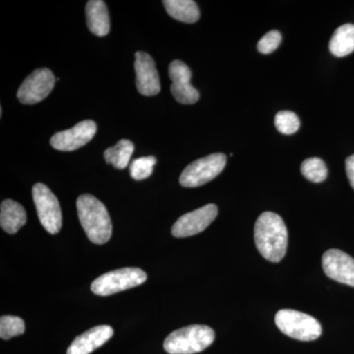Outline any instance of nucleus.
<instances>
[{"label":"nucleus","instance_id":"nucleus-19","mask_svg":"<svg viewBox=\"0 0 354 354\" xmlns=\"http://www.w3.org/2000/svg\"><path fill=\"white\" fill-rule=\"evenodd\" d=\"M134 152V144L130 140H120L115 146L104 151V158L108 164L115 169H124L129 165L130 158Z\"/></svg>","mask_w":354,"mask_h":354},{"label":"nucleus","instance_id":"nucleus-9","mask_svg":"<svg viewBox=\"0 0 354 354\" xmlns=\"http://www.w3.org/2000/svg\"><path fill=\"white\" fill-rule=\"evenodd\" d=\"M218 214V207L215 204L206 205L180 216L172 227L171 234L178 239L200 234L215 221Z\"/></svg>","mask_w":354,"mask_h":354},{"label":"nucleus","instance_id":"nucleus-25","mask_svg":"<svg viewBox=\"0 0 354 354\" xmlns=\"http://www.w3.org/2000/svg\"><path fill=\"white\" fill-rule=\"evenodd\" d=\"M346 174H348L349 183H351V187L354 189V155L346 158Z\"/></svg>","mask_w":354,"mask_h":354},{"label":"nucleus","instance_id":"nucleus-7","mask_svg":"<svg viewBox=\"0 0 354 354\" xmlns=\"http://www.w3.org/2000/svg\"><path fill=\"white\" fill-rule=\"evenodd\" d=\"M32 198L44 230L50 234H58L62 227V215L57 198L43 183H37L32 187Z\"/></svg>","mask_w":354,"mask_h":354},{"label":"nucleus","instance_id":"nucleus-21","mask_svg":"<svg viewBox=\"0 0 354 354\" xmlns=\"http://www.w3.org/2000/svg\"><path fill=\"white\" fill-rule=\"evenodd\" d=\"M25 332V323L20 317L2 316L0 318V337L10 339Z\"/></svg>","mask_w":354,"mask_h":354},{"label":"nucleus","instance_id":"nucleus-2","mask_svg":"<svg viewBox=\"0 0 354 354\" xmlns=\"http://www.w3.org/2000/svg\"><path fill=\"white\" fill-rule=\"evenodd\" d=\"M77 212L81 225L93 243H106L113 234V225L106 206L90 194L77 199Z\"/></svg>","mask_w":354,"mask_h":354},{"label":"nucleus","instance_id":"nucleus-12","mask_svg":"<svg viewBox=\"0 0 354 354\" xmlns=\"http://www.w3.org/2000/svg\"><path fill=\"white\" fill-rule=\"evenodd\" d=\"M323 270L330 279L354 288V259L339 249H330L322 257Z\"/></svg>","mask_w":354,"mask_h":354},{"label":"nucleus","instance_id":"nucleus-15","mask_svg":"<svg viewBox=\"0 0 354 354\" xmlns=\"http://www.w3.org/2000/svg\"><path fill=\"white\" fill-rule=\"evenodd\" d=\"M87 25L95 36L104 37L111 30L108 7L102 0H90L86 6Z\"/></svg>","mask_w":354,"mask_h":354},{"label":"nucleus","instance_id":"nucleus-23","mask_svg":"<svg viewBox=\"0 0 354 354\" xmlns=\"http://www.w3.org/2000/svg\"><path fill=\"white\" fill-rule=\"evenodd\" d=\"M274 124L279 132L285 135H291L299 129L300 120L292 111H279L274 118Z\"/></svg>","mask_w":354,"mask_h":354},{"label":"nucleus","instance_id":"nucleus-18","mask_svg":"<svg viewBox=\"0 0 354 354\" xmlns=\"http://www.w3.org/2000/svg\"><path fill=\"white\" fill-rule=\"evenodd\" d=\"M330 53L337 57H344L354 51V25L344 24L337 28L330 39Z\"/></svg>","mask_w":354,"mask_h":354},{"label":"nucleus","instance_id":"nucleus-8","mask_svg":"<svg viewBox=\"0 0 354 354\" xmlns=\"http://www.w3.org/2000/svg\"><path fill=\"white\" fill-rule=\"evenodd\" d=\"M53 72L48 68L35 70L25 79L18 90L17 97L23 104H36L44 101L55 85Z\"/></svg>","mask_w":354,"mask_h":354},{"label":"nucleus","instance_id":"nucleus-11","mask_svg":"<svg viewBox=\"0 0 354 354\" xmlns=\"http://www.w3.org/2000/svg\"><path fill=\"white\" fill-rule=\"evenodd\" d=\"M169 78L171 79V94L177 102L183 104H193L199 100V92L192 87L190 80L191 70L180 60H174L169 67Z\"/></svg>","mask_w":354,"mask_h":354},{"label":"nucleus","instance_id":"nucleus-5","mask_svg":"<svg viewBox=\"0 0 354 354\" xmlns=\"http://www.w3.org/2000/svg\"><path fill=\"white\" fill-rule=\"evenodd\" d=\"M147 281V274L139 268H122L102 274L95 279L91 290L100 297H108L120 291L142 285Z\"/></svg>","mask_w":354,"mask_h":354},{"label":"nucleus","instance_id":"nucleus-6","mask_svg":"<svg viewBox=\"0 0 354 354\" xmlns=\"http://www.w3.org/2000/svg\"><path fill=\"white\" fill-rule=\"evenodd\" d=\"M227 165L225 153H212L199 158L184 169L179 183L183 187H199L216 178Z\"/></svg>","mask_w":354,"mask_h":354},{"label":"nucleus","instance_id":"nucleus-22","mask_svg":"<svg viewBox=\"0 0 354 354\" xmlns=\"http://www.w3.org/2000/svg\"><path fill=\"white\" fill-rule=\"evenodd\" d=\"M157 162V158L153 156L142 157L134 160L130 165V176L135 180H143L153 174V167Z\"/></svg>","mask_w":354,"mask_h":354},{"label":"nucleus","instance_id":"nucleus-20","mask_svg":"<svg viewBox=\"0 0 354 354\" xmlns=\"http://www.w3.org/2000/svg\"><path fill=\"white\" fill-rule=\"evenodd\" d=\"M301 172L305 178L314 183H323L328 176V169L321 158H311L301 165Z\"/></svg>","mask_w":354,"mask_h":354},{"label":"nucleus","instance_id":"nucleus-4","mask_svg":"<svg viewBox=\"0 0 354 354\" xmlns=\"http://www.w3.org/2000/svg\"><path fill=\"white\" fill-rule=\"evenodd\" d=\"M274 321L281 333L298 341H315L322 335L321 324L315 318L295 310H279Z\"/></svg>","mask_w":354,"mask_h":354},{"label":"nucleus","instance_id":"nucleus-14","mask_svg":"<svg viewBox=\"0 0 354 354\" xmlns=\"http://www.w3.org/2000/svg\"><path fill=\"white\" fill-rule=\"evenodd\" d=\"M114 330L111 326L102 325L91 328L78 335L67 349L66 354H90L111 339Z\"/></svg>","mask_w":354,"mask_h":354},{"label":"nucleus","instance_id":"nucleus-10","mask_svg":"<svg viewBox=\"0 0 354 354\" xmlns=\"http://www.w3.org/2000/svg\"><path fill=\"white\" fill-rule=\"evenodd\" d=\"M97 124L93 120H84L75 127L58 132L50 139L53 148L64 152H71L81 148L94 138Z\"/></svg>","mask_w":354,"mask_h":354},{"label":"nucleus","instance_id":"nucleus-13","mask_svg":"<svg viewBox=\"0 0 354 354\" xmlns=\"http://www.w3.org/2000/svg\"><path fill=\"white\" fill-rule=\"evenodd\" d=\"M135 57L137 90L146 97L158 95L160 91V76L152 57L148 53L137 51Z\"/></svg>","mask_w":354,"mask_h":354},{"label":"nucleus","instance_id":"nucleus-24","mask_svg":"<svg viewBox=\"0 0 354 354\" xmlns=\"http://www.w3.org/2000/svg\"><path fill=\"white\" fill-rule=\"evenodd\" d=\"M281 43V35L279 31H271L267 32L258 43V50L264 55H269L279 48Z\"/></svg>","mask_w":354,"mask_h":354},{"label":"nucleus","instance_id":"nucleus-3","mask_svg":"<svg viewBox=\"0 0 354 354\" xmlns=\"http://www.w3.org/2000/svg\"><path fill=\"white\" fill-rule=\"evenodd\" d=\"M215 337V332L208 326H187L167 335L164 348L169 354L201 353L213 344Z\"/></svg>","mask_w":354,"mask_h":354},{"label":"nucleus","instance_id":"nucleus-1","mask_svg":"<svg viewBox=\"0 0 354 354\" xmlns=\"http://www.w3.org/2000/svg\"><path fill=\"white\" fill-rule=\"evenodd\" d=\"M254 239L261 255L272 263L283 259L288 248V234L285 221L277 214L265 212L254 228Z\"/></svg>","mask_w":354,"mask_h":354},{"label":"nucleus","instance_id":"nucleus-17","mask_svg":"<svg viewBox=\"0 0 354 354\" xmlns=\"http://www.w3.org/2000/svg\"><path fill=\"white\" fill-rule=\"evenodd\" d=\"M165 10L176 20L184 23H195L199 20L200 10L192 0H165Z\"/></svg>","mask_w":354,"mask_h":354},{"label":"nucleus","instance_id":"nucleus-16","mask_svg":"<svg viewBox=\"0 0 354 354\" xmlns=\"http://www.w3.org/2000/svg\"><path fill=\"white\" fill-rule=\"evenodd\" d=\"M27 214L24 207L13 200H6L0 208V225L9 234H15L24 227Z\"/></svg>","mask_w":354,"mask_h":354}]
</instances>
